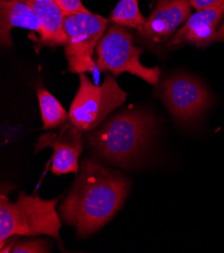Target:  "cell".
Returning a JSON list of instances; mask_svg holds the SVG:
<instances>
[{"mask_svg":"<svg viewBox=\"0 0 224 253\" xmlns=\"http://www.w3.org/2000/svg\"><path fill=\"white\" fill-rule=\"evenodd\" d=\"M130 182L96 161L81 162L72 190L63 201L59 215L79 236L95 233L122 207Z\"/></svg>","mask_w":224,"mask_h":253,"instance_id":"1","label":"cell"},{"mask_svg":"<svg viewBox=\"0 0 224 253\" xmlns=\"http://www.w3.org/2000/svg\"><path fill=\"white\" fill-rule=\"evenodd\" d=\"M154 118L143 111H123L87 132L85 140L92 153L109 164L124 166L144 148L152 133Z\"/></svg>","mask_w":224,"mask_h":253,"instance_id":"2","label":"cell"},{"mask_svg":"<svg viewBox=\"0 0 224 253\" xmlns=\"http://www.w3.org/2000/svg\"><path fill=\"white\" fill-rule=\"evenodd\" d=\"M59 199L44 200L20 192L16 202L0 193V243L15 235H48L60 239L61 220L56 211Z\"/></svg>","mask_w":224,"mask_h":253,"instance_id":"3","label":"cell"},{"mask_svg":"<svg viewBox=\"0 0 224 253\" xmlns=\"http://www.w3.org/2000/svg\"><path fill=\"white\" fill-rule=\"evenodd\" d=\"M79 80L78 92L70 106L69 119L82 132H89L124 103L128 93L118 86L109 74L99 86L92 84L85 73L79 74Z\"/></svg>","mask_w":224,"mask_h":253,"instance_id":"4","label":"cell"},{"mask_svg":"<svg viewBox=\"0 0 224 253\" xmlns=\"http://www.w3.org/2000/svg\"><path fill=\"white\" fill-rule=\"evenodd\" d=\"M96 54L99 72L108 71L114 76L127 72L151 85L159 83L161 69L140 63L142 49L134 44V36L126 27L115 23L108 27L96 46Z\"/></svg>","mask_w":224,"mask_h":253,"instance_id":"5","label":"cell"},{"mask_svg":"<svg viewBox=\"0 0 224 253\" xmlns=\"http://www.w3.org/2000/svg\"><path fill=\"white\" fill-rule=\"evenodd\" d=\"M108 20L90 11L65 16V55L68 70L74 74L94 72V50L103 37Z\"/></svg>","mask_w":224,"mask_h":253,"instance_id":"6","label":"cell"},{"mask_svg":"<svg viewBox=\"0 0 224 253\" xmlns=\"http://www.w3.org/2000/svg\"><path fill=\"white\" fill-rule=\"evenodd\" d=\"M158 84L160 99L179 122L195 121L210 105L209 91L200 81L190 75H173Z\"/></svg>","mask_w":224,"mask_h":253,"instance_id":"7","label":"cell"},{"mask_svg":"<svg viewBox=\"0 0 224 253\" xmlns=\"http://www.w3.org/2000/svg\"><path fill=\"white\" fill-rule=\"evenodd\" d=\"M83 134L70 122L58 131H47L39 137L36 153L45 147H52V172L61 175L79 170V159L83 151Z\"/></svg>","mask_w":224,"mask_h":253,"instance_id":"8","label":"cell"},{"mask_svg":"<svg viewBox=\"0 0 224 253\" xmlns=\"http://www.w3.org/2000/svg\"><path fill=\"white\" fill-rule=\"evenodd\" d=\"M190 15V0H157L138 35L151 43L169 42Z\"/></svg>","mask_w":224,"mask_h":253,"instance_id":"9","label":"cell"},{"mask_svg":"<svg viewBox=\"0 0 224 253\" xmlns=\"http://www.w3.org/2000/svg\"><path fill=\"white\" fill-rule=\"evenodd\" d=\"M224 16V0L214 5L197 10L168 42V47L175 49L184 44L205 47L215 41L218 25Z\"/></svg>","mask_w":224,"mask_h":253,"instance_id":"10","label":"cell"},{"mask_svg":"<svg viewBox=\"0 0 224 253\" xmlns=\"http://www.w3.org/2000/svg\"><path fill=\"white\" fill-rule=\"evenodd\" d=\"M14 28L41 34L40 21L26 1L0 0V44H12L11 31Z\"/></svg>","mask_w":224,"mask_h":253,"instance_id":"11","label":"cell"},{"mask_svg":"<svg viewBox=\"0 0 224 253\" xmlns=\"http://www.w3.org/2000/svg\"><path fill=\"white\" fill-rule=\"evenodd\" d=\"M27 4L37 15L41 25V45H64L65 16L54 0H26Z\"/></svg>","mask_w":224,"mask_h":253,"instance_id":"12","label":"cell"},{"mask_svg":"<svg viewBox=\"0 0 224 253\" xmlns=\"http://www.w3.org/2000/svg\"><path fill=\"white\" fill-rule=\"evenodd\" d=\"M38 100L44 129H54L66 123L69 118V113H67L54 95L44 88H39Z\"/></svg>","mask_w":224,"mask_h":253,"instance_id":"13","label":"cell"},{"mask_svg":"<svg viewBox=\"0 0 224 253\" xmlns=\"http://www.w3.org/2000/svg\"><path fill=\"white\" fill-rule=\"evenodd\" d=\"M110 20L115 24L138 32L142 28L145 18L139 10L138 0H119L110 14Z\"/></svg>","mask_w":224,"mask_h":253,"instance_id":"14","label":"cell"},{"mask_svg":"<svg viewBox=\"0 0 224 253\" xmlns=\"http://www.w3.org/2000/svg\"><path fill=\"white\" fill-rule=\"evenodd\" d=\"M48 242L43 239L27 240L18 242L13 246L11 252L13 253H45L49 251Z\"/></svg>","mask_w":224,"mask_h":253,"instance_id":"15","label":"cell"},{"mask_svg":"<svg viewBox=\"0 0 224 253\" xmlns=\"http://www.w3.org/2000/svg\"><path fill=\"white\" fill-rule=\"evenodd\" d=\"M54 1L61 9L64 16L89 11L84 6L81 0H54Z\"/></svg>","mask_w":224,"mask_h":253,"instance_id":"16","label":"cell"},{"mask_svg":"<svg viewBox=\"0 0 224 253\" xmlns=\"http://www.w3.org/2000/svg\"><path fill=\"white\" fill-rule=\"evenodd\" d=\"M219 0H190V3L196 10H201L214 5Z\"/></svg>","mask_w":224,"mask_h":253,"instance_id":"17","label":"cell"},{"mask_svg":"<svg viewBox=\"0 0 224 253\" xmlns=\"http://www.w3.org/2000/svg\"><path fill=\"white\" fill-rule=\"evenodd\" d=\"M223 41H224V19H223V22L221 23V25H219V28L216 32L214 42H223Z\"/></svg>","mask_w":224,"mask_h":253,"instance_id":"18","label":"cell"},{"mask_svg":"<svg viewBox=\"0 0 224 253\" xmlns=\"http://www.w3.org/2000/svg\"><path fill=\"white\" fill-rule=\"evenodd\" d=\"M18 1H26V0H18Z\"/></svg>","mask_w":224,"mask_h":253,"instance_id":"19","label":"cell"}]
</instances>
